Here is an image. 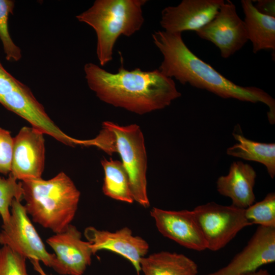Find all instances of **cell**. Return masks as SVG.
Returning a JSON list of instances; mask_svg holds the SVG:
<instances>
[{
	"mask_svg": "<svg viewBox=\"0 0 275 275\" xmlns=\"http://www.w3.org/2000/svg\"><path fill=\"white\" fill-rule=\"evenodd\" d=\"M235 128L232 134L237 141L229 147L227 153L230 156L254 161L265 166L271 178L275 176V144L255 142L244 137L240 129Z\"/></svg>",
	"mask_w": 275,
	"mask_h": 275,
	"instance_id": "cell-19",
	"label": "cell"
},
{
	"mask_svg": "<svg viewBox=\"0 0 275 275\" xmlns=\"http://www.w3.org/2000/svg\"><path fill=\"white\" fill-rule=\"evenodd\" d=\"M0 103L44 134H47L66 145H76L77 139L65 134L54 123L30 89L22 83L15 91L0 97Z\"/></svg>",
	"mask_w": 275,
	"mask_h": 275,
	"instance_id": "cell-12",
	"label": "cell"
},
{
	"mask_svg": "<svg viewBox=\"0 0 275 275\" xmlns=\"http://www.w3.org/2000/svg\"><path fill=\"white\" fill-rule=\"evenodd\" d=\"M30 260L33 266L34 270H36L40 275H52L48 274L45 272L40 265V262L38 260L35 259H32Z\"/></svg>",
	"mask_w": 275,
	"mask_h": 275,
	"instance_id": "cell-28",
	"label": "cell"
},
{
	"mask_svg": "<svg viewBox=\"0 0 275 275\" xmlns=\"http://www.w3.org/2000/svg\"><path fill=\"white\" fill-rule=\"evenodd\" d=\"M195 32L218 47L225 59L240 50L249 40L244 21L230 0L224 2L214 17Z\"/></svg>",
	"mask_w": 275,
	"mask_h": 275,
	"instance_id": "cell-8",
	"label": "cell"
},
{
	"mask_svg": "<svg viewBox=\"0 0 275 275\" xmlns=\"http://www.w3.org/2000/svg\"><path fill=\"white\" fill-rule=\"evenodd\" d=\"M247 220L252 224L275 228V194H268L261 201L244 209Z\"/></svg>",
	"mask_w": 275,
	"mask_h": 275,
	"instance_id": "cell-21",
	"label": "cell"
},
{
	"mask_svg": "<svg viewBox=\"0 0 275 275\" xmlns=\"http://www.w3.org/2000/svg\"><path fill=\"white\" fill-rule=\"evenodd\" d=\"M79 145L96 147L108 154L118 153L128 175L134 200L144 208L150 206L147 194V158L144 138L135 124L120 126L104 121L94 138L80 140Z\"/></svg>",
	"mask_w": 275,
	"mask_h": 275,
	"instance_id": "cell-4",
	"label": "cell"
},
{
	"mask_svg": "<svg viewBox=\"0 0 275 275\" xmlns=\"http://www.w3.org/2000/svg\"><path fill=\"white\" fill-rule=\"evenodd\" d=\"M146 0H96L92 6L76 16L95 30L96 53L102 66L113 59V49L118 38L131 36L142 28L144 18L142 8Z\"/></svg>",
	"mask_w": 275,
	"mask_h": 275,
	"instance_id": "cell-5",
	"label": "cell"
},
{
	"mask_svg": "<svg viewBox=\"0 0 275 275\" xmlns=\"http://www.w3.org/2000/svg\"><path fill=\"white\" fill-rule=\"evenodd\" d=\"M256 177V172L251 165L234 161L228 173L217 179L216 189L221 195L231 199L232 205L244 209L255 203Z\"/></svg>",
	"mask_w": 275,
	"mask_h": 275,
	"instance_id": "cell-16",
	"label": "cell"
},
{
	"mask_svg": "<svg viewBox=\"0 0 275 275\" xmlns=\"http://www.w3.org/2000/svg\"><path fill=\"white\" fill-rule=\"evenodd\" d=\"M223 0H183L176 6H168L161 11L160 24L170 33L197 31L218 13Z\"/></svg>",
	"mask_w": 275,
	"mask_h": 275,
	"instance_id": "cell-14",
	"label": "cell"
},
{
	"mask_svg": "<svg viewBox=\"0 0 275 275\" xmlns=\"http://www.w3.org/2000/svg\"><path fill=\"white\" fill-rule=\"evenodd\" d=\"M84 235L93 254L103 250L117 253L129 261L139 274L141 260L147 254L149 246L140 236H133L129 228L110 232L88 227L85 229Z\"/></svg>",
	"mask_w": 275,
	"mask_h": 275,
	"instance_id": "cell-15",
	"label": "cell"
},
{
	"mask_svg": "<svg viewBox=\"0 0 275 275\" xmlns=\"http://www.w3.org/2000/svg\"><path fill=\"white\" fill-rule=\"evenodd\" d=\"M144 275H197V264L181 254L161 251L143 257L140 262Z\"/></svg>",
	"mask_w": 275,
	"mask_h": 275,
	"instance_id": "cell-18",
	"label": "cell"
},
{
	"mask_svg": "<svg viewBox=\"0 0 275 275\" xmlns=\"http://www.w3.org/2000/svg\"><path fill=\"white\" fill-rule=\"evenodd\" d=\"M7 72L0 62V77L5 74Z\"/></svg>",
	"mask_w": 275,
	"mask_h": 275,
	"instance_id": "cell-30",
	"label": "cell"
},
{
	"mask_svg": "<svg viewBox=\"0 0 275 275\" xmlns=\"http://www.w3.org/2000/svg\"><path fill=\"white\" fill-rule=\"evenodd\" d=\"M275 261V228L258 226L246 246L224 267L206 275H244Z\"/></svg>",
	"mask_w": 275,
	"mask_h": 275,
	"instance_id": "cell-11",
	"label": "cell"
},
{
	"mask_svg": "<svg viewBox=\"0 0 275 275\" xmlns=\"http://www.w3.org/2000/svg\"><path fill=\"white\" fill-rule=\"evenodd\" d=\"M153 42L163 56L158 70L164 76L174 77L181 84L206 90L224 98L252 103L261 102L269 109L270 124L275 122V100L262 89L236 85L195 54L184 42L181 33L155 31Z\"/></svg>",
	"mask_w": 275,
	"mask_h": 275,
	"instance_id": "cell-2",
	"label": "cell"
},
{
	"mask_svg": "<svg viewBox=\"0 0 275 275\" xmlns=\"http://www.w3.org/2000/svg\"><path fill=\"white\" fill-rule=\"evenodd\" d=\"M21 84L7 72L0 77V97L15 91Z\"/></svg>",
	"mask_w": 275,
	"mask_h": 275,
	"instance_id": "cell-26",
	"label": "cell"
},
{
	"mask_svg": "<svg viewBox=\"0 0 275 275\" xmlns=\"http://www.w3.org/2000/svg\"><path fill=\"white\" fill-rule=\"evenodd\" d=\"M244 275H270L266 269L260 268L256 271L252 272Z\"/></svg>",
	"mask_w": 275,
	"mask_h": 275,
	"instance_id": "cell-29",
	"label": "cell"
},
{
	"mask_svg": "<svg viewBox=\"0 0 275 275\" xmlns=\"http://www.w3.org/2000/svg\"><path fill=\"white\" fill-rule=\"evenodd\" d=\"M101 163L104 173V194L116 200L132 203L134 200L128 175L122 161L103 158Z\"/></svg>",
	"mask_w": 275,
	"mask_h": 275,
	"instance_id": "cell-20",
	"label": "cell"
},
{
	"mask_svg": "<svg viewBox=\"0 0 275 275\" xmlns=\"http://www.w3.org/2000/svg\"><path fill=\"white\" fill-rule=\"evenodd\" d=\"M150 215L164 237L190 250L203 251L207 244L193 210H167L153 207Z\"/></svg>",
	"mask_w": 275,
	"mask_h": 275,
	"instance_id": "cell-13",
	"label": "cell"
},
{
	"mask_svg": "<svg viewBox=\"0 0 275 275\" xmlns=\"http://www.w3.org/2000/svg\"><path fill=\"white\" fill-rule=\"evenodd\" d=\"M255 6L261 13L275 17L274 0H258Z\"/></svg>",
	"mask_w": 275,
	"mask_h": 275,
	"instance_id": "cell-27",
	"label": "cell"
},
{
	"mask_svg": "<svg viewBox=\"0 0 275 275\" xmlns=\"http://www.w3.org/2000/svg\"><path fill=\"white\" fill-rule=\"evenodd\" d=\"M0 244L30 260L35 259L52 268L55 255L49 253L32 223L21 201L14 200L9 222L3 224Z\"/></svg>",
	"mask_w": 275,
	"mask_h": 275,
	"instance_id": "cell-7",
	"label": "cell"
},
{
	"mask_svg": "<svg viewBox=\"0 0 275 275\" xmlns=\"http://www.w3.org/2000/svg\"><path fill=\"white\" fill-rule=\"evenodd\" d=\"M23 188L21 181L17 182L10 173L7 178L0 176V215L3 224H7L11 216V207L12 201L23 199Z\"/></svg>",
	"mask_w": 275,
	"mask_h": 275,
	"instance_id": "cell-22",
	"label": "cell"
},
{
	"mask_svg": "<svg viewBox=\"0 0 275 275\" xmlns=\"http://www.w3.org/2000/svg\"><path fill=\"white\" fill-rule=\"evenodd\" d=\"M0 275H30L26 258L7 246L0 249Z\"/></svg>",
	"mask_w": 275,
	"mask_h": 275,
	"instance_id": "cell-24",
	"label": "cell"
},
{
	"mask_svg": "<svg viewBox=\"0 0 275 275\" xmlns=\"http://www.w3.org/2000/svg\"><path fill=\"white\" fill-rule=\"evenodd\" d=\"M121 66L116 73L98 65L85 64V77L89 87L101 101L115 107L143 115L169 106L181 96L172 78L158 69L128 70Z\"/></svg>",
	"mask_w": 275,
	"mask_h": 275,
	"instance_id": "cell-1",
	"label": "cell"
},
{
	"mask_svg": "<svg viewBox=\"0 0 275 275\" xmlns=\"http://www.w3.org/2000/svg\"><path fill=\"white\" fill-rule=\"evenodd\" d=\"M81 232L70 224L63 231L46 239L54 252L52 269L63 275H82L91 264L93 254L90 242L81 239Z\"/></svg>",
	"mask_w": 275,
	"mask_h": 275,
	"instance_id": "cell-9",
	"label": "cell"
},
{
	"mask_svg": "<svg viewBox=\"0 0 275 275\" xmlns=\"http://www.w3.org/2000/svg\"><path fill=\"white\" fill-rule=\"evenodd\" d=\"M27 213L33 221L55 233L63 231L73 221L80 193L64 172L48 180L21 181Z\"/></svg>",
	"mask_w": 275,
	"mask_h": 275,
	"instance_id": "cell-3",
	"label": "cell"
},
{
	"mask_svg": "<svg viewBox=\"0 0 275 275\" xmlns=\"http://www.w3.org/2000/svg\"><path fill=\"white\" fill-rule=\"evenodd\" d=\"M44 133L24 126L13 138L10 174L21 181L41 178L45 162Z\"/></svg>",
	"mask_w": 275,
	"mask_h": 275,
	"instance_id": "cell-10",
	"label": "cell"
},
{
	"mask_svg": "<svg viewBox=\"0 0 275 275\" xmlns=\"http://www.w3.org/2000/svg\"><path fill=\"white\" fill-rule=\"evenodd\" d=\"M248 39L256 53L263 49L275 50V17L259 12L251 0L241 1Z\"/></svg>",
	"mask_w": 275,
	"mask_h": 275,
	"instance_id": "cell-17",
	"label": "cell"
},
{
	"mask_svg": "<svg viewBox=\"0 0 275 275\" xmlns=\"http://www.w3.org/2000/svg\"><path fill=\"white\" fill-rule=\"evenodd\" d=\"M13 146L11 133L0 127V173L5 175L11 172Z\"/></svg>",
	"mask_w": 275,
	"mask_h": 275,
	"instance_id": "cell-25",
	"label": "cell"
},
{
	"mask_svg": "<svg viewBox=\"0 0 275 275\" xmlns=\"http://www.w3.org/2000/svg\"><path fill=\"white\" fill-rule=\"evenodd\" d=\"M244 209L214 202L196 207L193 212L207 244V249L218 251L243 229L252 225Z\"/></svg>",
	"mask_w": 275,
	"mask_h": 275,
	"instance_id": "cell-6",
	"label": "cell"
},
{
	"mask_svg": "<svg viewBox=\"0 0 275 275\" xmlns=\"http://www.w3.org/2000/svg\"><path fill=\"white\" fill-rule=\"evenodd\" d=\"M14 4L13 1L0 0V39L7 60L18 61L21 58V50L12 41L8 27L9 15L13 14Z\"/></svg>",
	"mask_w": 275,
	"mask_h": 275,
	"instance_id": "cell-23",
	"label": "cell"
}]
</instances>
